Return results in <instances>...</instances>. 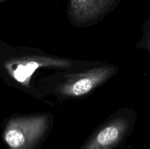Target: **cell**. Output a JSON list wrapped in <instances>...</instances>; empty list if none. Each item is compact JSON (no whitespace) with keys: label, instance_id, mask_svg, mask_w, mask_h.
I'll return each mask as SVG.
<instances>
[{"label":"cell","instance_id":"2","mask_svg":"<svg viewBox=\"0 0 150 149\" xmlns=\"http://www.w3.org/2000/svg\"><path fill=\"white\" fill-rule=\"evenodd\" d=\"M115 69L103 67L71 75L60 87V93L67 96H80L86 94L98 85L112 75Z\"/></svg>","mask_w":150,"mask_h":149},{"label":"cell","instance_id":"3","mask_svg":"<svg viewBox=\"0 0 150 149\" xmlns=\"http://www.w3.org/2000/svg\"><path fill=\"white\" fill-rule=\"evenodd\" d=\"M128 124L127 118L114 120L103 127L83 149H111L124 137Z\"/></svg>","mask_w":150,"mask_h":149},{"label":"cell","instance_id":"1","mask_svg":"<svg viewBox=\"0 0 150 149\" xmlns=\"http://www.w3.org/2000/svg\"><path fill=\"white\" fill-rule=\"evenodd\" d=\"M48 124L45 115L12 119L6 127L4 140L10 149H31L45 134Z\"/></svg>","mask_w":150,"mask_h":149},{"label":"cell","instance_id":"4","mask_svg":"<svg viewBox=\"0 0 150 149\" xmlns=\"http://www.w3.org/2000/svg\"><path fill=\"white\" fill-rule=\"evenodd\" d=\"M16 67L13 70V75L18 81L27 85L34 72L41 67L53 66L58 67H68L71 63L68 61L48 57L36 56L21 60L16 62Z\"/></svg>","mask_w":150,"mask_h":149}]
</instances>
